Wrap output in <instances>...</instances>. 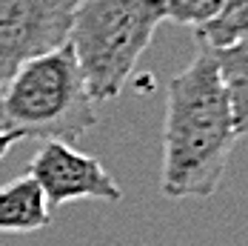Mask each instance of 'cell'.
<instances>
[{
  "instance_id": "cell-1",
  "label": "cell",
  "mask_w": 248,
  "mask_h": 246,
  "mask_svg": "<svg viewBox=\"0 0 248 246\" xmlns=\"http://www.w3.org/2000/svg\"><path fill=\"white\" fill-rule=\"evenodd\" d=\"M234 143L237 132L220 69L211 52L197 46L194 60L169 83L160 172L163 197H211L223 183Z\"/></svg>"
},
{
  "instance_id": "cell-2",
  "label": "cell",
  "mask_w": 248,
  "mask_h": 246,
  "mask_svg": "<svg viewBox=\"0 0 248 246\" xmlns=\"http://www.w3.org/2000/svg\"><path fill=\"white\" fill-rule=\"evenodd\" d=\"M94 126V100L69 43L23 63L0 92V129L20 141H75Z\"/></svg>"
},
{
  "instance_id": "cell-3",
  "label": "cell",
  "mask_w": 248,
  "mask_h": 246,
  "mask_svg": "<svg viewBox=\"0 0 248 246\" xmlns=\"http://www.w3.org/2000/svg\"><path fill=\"white\" fill-rule=\"evenodd\" d=\"M163 20L160 0H80L69 46L94 103L114 100L125 89Z\"/></svg>"
},
{
  "instance_id": "cell-4",
  "label": "cell",
  "mask_w": 248,
  "mask_h": 246,
  "mask_svg": "<svg viewBox=\"0 0 248 246\" xmlns=\"http://www.w3.org/2000/svg\"><path fill=\"white\" fill-rule=\"evenodd\" d=\"M80 0H0V92L23 63L69 43Z\"/></svg>"
},
{
  "instance_id": "cell-5",
  "label": "cell",
  "mask_w": 248,
  "mask_h": 246,
  "mask_svg": "<svg viewBox=\"0 0 248 246\" xmlns=\"http://www.w3.org/2000/svg\"><path fill=\"white\" fill-rule=\"evenodd\" d=\"M26 175H31L54 212L72 200H106L120 203L123 189L106 172L97 158L75 149L69 141H46L29 160Z\"/></svg>"
},
{
  "instance_id": "cell-6",
  "label": "cell",
  "mask_w": 248,
  "mask_h": 246,
  "mask_svg": "<svg viewBox=\"0 0 248 246\" xmlns=\"http://www.w3.org/2000/svg\"><path fill=\"white\" fill-rule=\"evenodd\" d=\"M51 223L49 200L31 175H20L0 186V232H40Z\"/></svg>"
},
{
  "instance_id": "cell-7",
  "label": "cell",
  "mask_w": 248,
  "mask_h": 246,
  "mask_svg": "<svg viewBox=\"0 0 248 246\" xmlns=\"http://www.w3.org/2000/svg\"><path fill=\"white\" fill-rule=\"evenodd\" d=\"M220 77H223L225 95L231 103V118L237 138L248 135V35L225 49H208Z\"/></svg>"
},
{
  "instance_id": "cell-8",
  "label": "cell",
  "mask_w": 248,
  "mask_h": 246,
  "mask_svg": "<svg viewBox=\"0 0 248 246\" xmlns=\"http://www.w3.org/2000/svg\"><path fill=\"white\" fill-rule=\"evenodd\" d=\"M248 35V0H225L205 26L194 29L200 49H225Z\"/></svg>"
},
{
  "instance_id": "cell-9",
  "label": "cell",
  "mask_w": 248,
  "mask_h": 246,
  "mask_svg": "<svg viewBox=\"0 0 248 246\" xmlns=\"http://www.w3.org/2000/svg\"><path fill=\"white\" fill-rule=\"evenodd\" d=\"M160 3H163L166 20H171L177 26L200 29L223 9L225 0H160Z\"/></svg>"
},
{
  "instance_id": "cell-10",
  "label": "cell",
  "mask_w": 248,
  "mask_h": 246,
  "mask_svg": "<svg viewBox=\"0 0 248 246\" xmlns=\"http://www.w3.org/2000/svg\"><path fill=\"white\" fill-rule=\"evenodd\" d=\"M15 143H20V138L15 135V132H6V129H0V160L12 152V146Z\"/></svg>"
}]
</instances>
